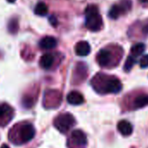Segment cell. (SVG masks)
Listing matches in <instances>:
<instances>
[{"label": "cell", "mask_w": 148, "mask_h": 148, "mask_svg": "<svg viewBox=\"0 0 148 148\" xmlns=\"http://www.w3.org/2000/svg\"><path fill=\"white\" fill-rule=\"evenodd\" d=\"M67 102L71 105H73V106H79V105H81L84 103L85 99H84V97L83 95L77 92V91H72L68 95H67Z\"/></svg>", "instance_id": "cell-9"}, {"label": "cell", "mask_w": 148, "mask_h": 148, "mask_svg": "<svg viewBox=\"0 0 148 148\" xmlns=\"http://www.w3.org/2000/svg\"><path fill=\"white\" fill-rule=\"evenodd\" d=\"M34 12L38 16H45L48 13V7L45 3H38L34 10Z\"/></svg>", "instance_id": "cell-17"}, {"label": "cell", "mask_w": 148, "mask_h": 148, "mask_svg": "<svg viewBox=\"0 0 148 148\" xmlns=\"http://www.w3.org/2000/svg\"><path fill=\"white\" fill-rule=\"evenodd\" d=\"M139 2H140V3L146 4V3H148V0H139Z\"/></svg>", "instance_id": "cell-20"}, {"label": "cell", "mask_w": 148, "mask_h": 148, "mask_svg": "<svg viewBox=\"0 0 148 148\" xmlns=\"http://www.w3.org/2000/svg\"><path fill=\"white\" fill-rule=\"evenodd\" d=\"M131 0H122L119 5H114L109 11L108 16L112 19H117L119 16L131 9Z\"/></svg>", "instance_id": "cell-5"}, {"label": "cell", "mask_w": 148, "mask_h": 148, "mask_svg": "<svg viewBox=\"0 0 148 148\" xmlns=\"http://www.w3.org/2000/svg\"><path fill=\"white\" fill-rule=\"evenodd\" d=\"M45 96L51 98V100H50V99H49V100H45V106L46 107H55L56 106H55V104H54L53 101H55V103H56L58 106L59 105V103H60V101H61V97H60V95H58V93L56 92L55 91H51V92H47V93L45 94Z\"/></svg>", "instance_id": "cell-13"}, {"label": "cell", "mask_w": 148, "mask_h": 148, "mask_svg": "<svg viewBox=\"0 0 148 148\" xmlns=\"http://www.w3.org/2000/svg\"><path fill=\"white\" fill-rule=\"evenodd\" d=\"M7 1L10 2V3H14V2L16 1V0H7Z\"/></svg>", "instance_id": "cell-22"}, {"label": "cell", "mask_w": 148, "mask_h": 148, "mask_svg": "<svg viewBox=\"0 0 148 148\" xmlns=\"http://www.w3.org/2000/svg\"><path fill=\"white\" fill-rule=\"evenodd\" d=\"M13 110L7 104L0 105V125H5L12 118Z\"/></svg>", "instance_id": "cell-7"}, {"label": "cell", "mask_w": 148, "mask_h": 148, "mask_svg": "<svg viewBox=\"0 0 148 148\" xmlns=\"http://www.w3.org/2000/svg\"><path fill=\"white\" fill-rule=\"evenodd\" d=\"M148 106V95L142 94L138 96L133 101V107L134 109H139Z\"/></svg>", "instance_id": "cell-15"}, {"label": "cell", "mask_w": 148, "mask_h": 148, "mask_svg": "<svg viewBox=\"0 0 148 148\" xmlns=\"http://www.w3.org/2000/svg\"><path fill=\"white\" fill-rule=\"evenodd\" d=\"M57 45V40L53 37H45L39 41V47L44 50H51Z\"/></svg>", "instance_id": "cell-11"}, {"label": "cell", "mask_w": 148, "mask_h": 148, "mask_svg": "<svg viewBox=\"0 0 148 148\" xmlns=\"http://www.w3.org/2000/svg\"><path fill=\"white\" fill-rule=\"evenodd\" d=\"M75 52L81 57L87 56L91 52V46L86 41H80L75 45Z\"/></svg>", "instance_id": "cell-10"}, {"label": "cell", "mask_w": 148, "mask_h": 148, "mask_svg": "<svg viewBox=\"0 0 148 148\" xmlns=\"http://www.w3.org/2000/svg\"><path fill=\"white\" fill-rule=\"evenodd\" d=\"M87 144V138L81 130H74L71 132L68 140L69 148H85Z\"/></svg>", "instance_id": "cell-4"}, {"label": "cell", "mask_w": 148, "mask_h": 148, "mask_svg": "<svg viewBox=\"0 0 148 148\" xmlns=\"http://www.w3.org/2000/svg\"><path fill=\"white\" fill-rule=\"evenodd\" d=\"M0 148H10V147H9V146H8L7 145H5H5H2L1 147H0Z\"/></svg>", "instance_id": "cell-21"}, {"label": "cell", "mask_w": 148, "mask_h": 148, "mask_svg": "<svg viewBox=\"0 0 148 148\" xmlns=\"http://www.w3.org/2000/svg\"><path fill=\"white\" fill-rule=\"evenodd\" d=\"M145 45L143 43H138V44L134 45L131 49L132 56H133V57L140 56L145 51Z\"/></svg>", "instance_id": "cell-16"}, {"label": "cell", "mask_w": 148, "mask_h": 148, "mask_svg": "<svg viewBox=\"0 0 148 148\" xmlns=\"http://www.w3.org/2000/svg\"><path fill=\"white\" fill-rule=\"evenodd\" d=\"M76 121L74 117L70 113H63L58 116L54 120V126L62 133L69 131L74 125Z\"/></svg>", "instance_id": "cell-3"}, {"label": "cell", "mask_w": 148, "mask_h": 148, "mask_svg": "<svg viewBox=\"0 0 148 148\" xmlns=\"http://www.w3.org/2000/svg\"><path fill=\"white\" fill-rule=\"evenodd\" d=\"M135 63H136L135 57H133V56H132V55L129 56V57L127 58L126 61H125V67H124L125 71H129L133 67V65L135 64Z\"/></svg>", "instance_id": "cell-18"}, {"label": "cell", "mask_w": 148, "mask_h": 148, "mask_svg": "<svg viewBox=\"0 0 148 148\" xmlns=\"http://www.w3.org/2000/svg\"><path fill=\"white\" fill-rule=\"evenodd\" d=\"M139 64L141 68H146L148 67V55H145L141 58L139 61Z\"/></svg>", "instance_id": "cell-19"}, {"label": "cell", "mask_w": 148, "mask_h": 148, "mask_svg": "<svg viewBox=\"0 0 148 148\" xmlns=\"http://www.w3.org/2000/svg\"><path fill=\"white\" fill-rule=\"evenodd\" d=\"M112 59V55L111 52L108 50L106 49H102L99 51V52L97 55V61L99 63V64L102 67H106L107 66Z\"/></svg>", "instance_id": "cell-8"}, {"label": "cell", "mask_w": 148, "mask_h": 148, "mask_svg": "<svg viewBox=\"0 0 148 148\" xmlns=\"http://www.w3.org/2000/svg\"><path fill=\"white\" fill-rule=\"evenodd\" d=\"M118 130L123 136H129L132 132V125L127 120H121L118 124Z\"/></svg>", "instance_id": "cell-12"}, {"label": "cell", "mask_w": 148, "mask_h": 148, "mask_svg": "<svg viewBox=\"0 0 148 148\" xmlns=\"http://www.w3.org/2000/svg\"><path fill=\"white\" fill-rule=\"evenodd\" d=\"M122 89V84L119 79L116 78L107 79L101 86L99 91H103L106 93H118Z\"/></svg>", "instance_id": "cell-6"}, {"label": "cell", "mask_w": 148, "mask_h": 148, "mask_svg": "<svg viewBox=\"0 0 148 148\" xmlns=\"http://www.w3.org/2000/svg\"><path fill=\"white\" fill-rule=\"evenodd\" d=\"M86 26L92 32H99L103 25V20L96 5H88L86 9Z\"/></svg>", "instance_id": "cell-1"}, {"label": "cell", "mask_w": 148, "mask_h": 148, "mask_svg": "<svg viewBox=\"0 0 148 148\" xmlns=\"http://www.w3.org/2000/svg\"><path fill=\"white\" fill-rule=\"evenodd\" d=\"M36 131L34 126L32 124H23L19 126V128L17 131V137H14L15 139H13V142H16L18 144H25L29 141H31L34 136H35Z\"/></svg>", "instance_id": "cell-2"}, {"label": "cell", "mask_w": 148, "mask_h": 148, "mask_svg": "<svg viewBox=\"0 0 148 148\" xmlns=\"http://www.w3.org/2000/svg\"><path fill=\"white\" fill-rule=\"evenodd\" d=\"M53 63H54V57L52 54L50 53L44 54L39 59V65L45 70L50 69L52 66Z\"/></svg>", "instance_id": "cell-14"}]
</instances>
